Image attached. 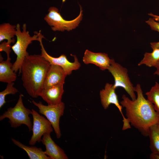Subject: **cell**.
Returning <instances> with one entry per match:
<instances>
[{
    "instance_id": "6da1fadb",
    "label": "cell",
    "mask_w": 159,
    "mask_h": 159,
    "mask_svg": "<svg viewBox=\"0 0 159 159\" xmlns=\"http://www.w3.org/2000/svg\"><path fill=\"white\" fill-rule=\"evenodd\" d=\"M135 87L136 99L132 100L124 94L120 104L125 108L126 118L130 124L148 137L150 127L159 122V114L153 104L144 97L140 85L138 84Z\"/></svg>"
},
{
    "instance_id": "7a4b0ae2",
    "label": "cell",
    "mask_w": 159,
    "mask_h": 159,
    "mask_svg": "<svg viewBox=\"0 0 159 159\" xmlns=\"http://www.w3.org/2000/svg\"><path fill=\"white\" fill-rule=\"evenodd\" d=\"M50 65L41 54L29 55L28 53L26 56L19 73L21 74L24 87L32 97L39 96Z\"/></svg>"
},
{
    "instance_id": "3957f363",
    "label": "cell",
    "mask_w": 159,
    "mask_h": 159,
    "mask_svg": "<svg viewBox=\"0 0 159 159\" xmlns=\"http://www.w3.org/2000/svg\"><path fill=\"white\" fill-rule=\"evenodd\" d=\"M15 36L16 41L15 43L11 46V49L17 56L16 59L13 64L12 69L16 73L20 72L24 60L28 52L26 49L29 46L33 41L39 40L40 30L39 32H35V34L31 36L28 31L26 30V25L24 24L22 27V31L20 29V25L19 24L16 25Z\"/></svg>"
},
{
    "instance_id": "277c9868",
    "label": "cell",
    "mask_w": 159,
    "mask_h": 159,
    "mask_svg": "<svg viewBox=\"0 0 159 159\" xmlns=\"http://www.w3.org/2000/svg\"><path fill=\"white\" fill-rule=\"evenodd\" d=\"M22 97L23 95L20 94L14 107L8 108L6 111L0 115V121L8 118L11 127L16 128L24 124L28 127L30 132L32 130L33 125L29 115L32 114V110L24 106Z\"/></svg>"
},
{
    "instance_id": "5b68a950",
    "label": "cell",
    "mask_w": 159,
    "mask_h": 159,
    "mask_svg": "<svg viewBox=\"0 0 159 159\" xmlns=\"http://www.w3.org/2000/svg\"><path fill=\"white\" fill-rule=\"evenodd\" d=\"M80 7L79 15L75 19L68 21L63 19L59 12L58 9L54 7H50L48 10V13L45 15L44 20L54 31H68L75 29L79 24L82 18L83 14L82 6Z\"/></svg>"
},
{
    "instance_id": "8992f818",
    "label": "cell",
    "mask_w": 159,
    "mask_h": 159,
    "mask_svg": "<svg viewBox=\"0 0 159 159\" xmlns=\"http://www.w3.org/2000/svg\"><path fill=\"white\" fill-rule=\"evenodd\" d=\"M114 79L113 85L115 88L118 87L123 88L132 100H135L136 97L135 93V87L130 81L127 68L111 59L110 64L107 69Z\"/></svg>"
},
{
    "instance_id": "52a82bcc",
    "label": "cell",
    "mask_w": 159,
    "mask_h": 159,
    "mask_svg": "<svg viewBox=\"0 0 159 159\" xmlns=\"http://www.w3.org/2000/svg\"><path fill=\"white\" fill-rule=\"evenodd\" d=\"M32 103L39 109V112L44 115L52 124L54 130L56 137L59 138L61 133L59 126L60 117L63 115L65 109V105L62 102L59 104L54 105H45L40 101L37 103L33 100Z\"/></svg>"
},
{
    "instance_id": "ba28073f",
    "label": "cell",
    "mask_w": 159,
    "mask_h": 159,
    "mask_svg": "<svg viewBox=\"0 0 159 159\" xmlns=\"http://www.w3.org/2000/svg\"><path fill=\"white\" fill-rule=\"evenodd\" d=\"M115 88L113 85L107 83L104 88L100 91V95L101 104L105 109H106L111 104H114L117 108L123 118L122 130L131 128V125L127 119L124 116L122 107L119 102L118 96L115 92Z\"/></svg>"
},
{
    "instance_id": "9c48e42d",
    "label": "cell",
    "mask_w": 159,
    "mask_h": 159,
    "mask_svg": "<svg viewBox=\"0 0 159 159\" xmlns=\"http://www.w3.org/2000/svg\"><path fill=\"white\" fill-rule=\"evenodd\" d=\"M40 37V45L41 46V55L49 62L50 64L58 65L62 68L67 75H70L74 70L79 69L81 64L77 57L72 55L74 57V61L71 62L67 59L66 56L62 54L59 57H54L50 55L45 50L42 42V39L44 37L41 34Z\"/></svg>"
},
{
    "instance_id": "30bf717a",
    "label": "cell",
    "mask_w": 159,
    "mask_h": 159,
    "mask_svg": "<svg viewBox=\"0 0 159 159\" xmlns=\"http://www.w3.org/2000/svg\"><path fill=\"white\" fill-rule=\"evenodd\" d=\"M33 118L32 135L29 141L31 145H35L37 142H41V137L44 134L51 133L53 131L51 124L49 120L40 115L35 110H32Z\"/></svg>"
},
{
    "instance_id": "8fae6325",
    "label": "cell",
    "mask_w": 159,
    "mask_h": 159,
    "mask_svg": "<svg viewBox=\"0 0 159 159\" xmlns=\"http://www.w3.org/2000/svg\"><path fill=\"white\" fill-rule=\"evenodd\" d=\"M67 76L61 67L51 64L46 73L43 88L58 85L64 84Z\"/></svg>"
},
{
    "instance_id": "7c38bea8",
    "label": "cell",
    "mask_w": 159,
    "mask_h": 159,
    "mask_svg": "<svg viewBox=\"0 0 159 159\" xmlns=\"http://www.w3.org/2000/svg\"><path fill=\"white\" fill-rule=\"evenodd\" d=\"M64 84H60L43 88L39 94V96L49 105H54L61 103L64 90Z\"/></svg>"
},
{
    "instance_id": "4fadbf2b",
    "label": "cell",
    "mask_w": 159,
    "mask_h": 159,
    "mask_svg": "<svg viewBox=\"0 0 159 159\" xmlns=\"http://www.w3.org/2000/svg\"><path fill=\"white\" fill-rule=\"evenodd\" d=\"M111 60L107 54L94 52L88 49L85 50L82 59L83 62L85 64H94L102 70L107 69Z\"/></svg>"
},
{
    "instance_id": "5bb4252c",
    "label": "cell",
    "mask_w": 159,
    "mask_h": 159,
    "mask_svg": "<svg viewBox=\"0 0 159 159\" xmlns=\"http://www.w3.org/2000/svg\"><path fill=\"white\" fill-rule=\"evenodd\" d=\"M50 133L44 134L41 140L42 143L46 148L45 154L50 159H67L68 157L63 150L53 141L50 135Z\"/></svg>"
},
{
    "instance_id": "9a60e30c",
    "label": "cell",
    "mask_w": 159,
    "mask_h": 159,
    "mask_svg": "<svg viewBox=\"0 0 159 159\" xmlns=\"http://www.w3.org/2000/svg\"><path fill=\"white\" fill-rule=\"evenodd\" d=\"M11 58H7L4 60L0 54V81L1 82L11 83L14 82L17 78V75L12 69L13 64L11 62Z\"/></svg>"
},
{
    "instance_id": "2e32d148",
    "label": "cell",
    "mask_w": 159,
    "mask_h": 159,
    "mask_svg": "<svg viewBox=\"0 0 159 159\" xmlns=\"http://www.w3.org/2000/svg\"><path fill=\"white\" fill-rule=\"evenodd\" d=\"M11 140L15 145L26 152L30 159H50L41 148L25 145L14 138Z\"/></svg>"
},
{
    "instance_id": "e0dca14e",
    "label": "cell",
    "mask_w": 159,
    "mask_h": 159,
    "mask_svg": "<svg viewBox=\"0 0 159 159\" xmlns=\"http://www.w3.org/2000/svg\"><path fill=\"white\" fill-rule=\"evenodd\" d=\"M16 25H12L9 23H5L0 25V42L6 39L7 43L11 44L14 43L15 40Z\"/></svg>"
},
{
    "instance_id": "ac0fdd59",
    "label": "cell",
    "mask_w": 159,
    "mask_h": 159,
    "mask_svg": "<svg viewBox=\"0 0 159 159\" xmlns=\"http://www.w3.org/2000/svg\"><path fill=\"white\" fill-rule=\"evenodd\" d=\"M148 136L150 139V148L151 152L159 153V122L150 127Z\"/></svg>"
},
{
    "instance_id": "d6986e66",
    "label": "cell",
    "mask_w": 159,
    "mask_h": 159,
    "mask_svg": "<svg viewBox=\"0 0 159 159\" xmlns=\"http://www.w3.org/2000/svg\"><path fill=\"white\" fill-rule=\"evenodd\" d=\"M153 50L151 53H145L143 58L138 63V66L144 64L149 67H154L159 59V49L155 48Z\"/></svg>"
},
{
    "instance_id": "ffe728a7",
    "label": "cell",
    "mask_w": 159,
    "mask_h": 159,
    "mask_svg": "<svg viewBox=\"0 0 159 159\" xmlns=\"http://www.w3.org/2000/svg\"><path fill=\"white\" fill-rule=\"evenodd\" d=\"M145 94L147 99L153 104L155 110L159 114V83L155 82L154 85Z\"/></svg>"
},
{
    "instance_id": "44dd1931",
    "label": "cell",
    "mask_w": 159,
    "mask_h": 159,
    "mask_svg": "<svg viewBox=\"0 0 159 159\" xmlns=\"http://www.w3.org/2000/svg\"><path fill=\"white\" fill-rule=\"evenodd\" d=\"M14 82L7 83L6 89L0 92V108L6 103L5 97L9 94L14 95L18 92V90L14 86Z\"/></svg>"
},
{
    "instance_id": "7402d4cb",
    "label": "cell",
    "mask_w": 159,
    "mask_h": 159,
    "mask_svg": "<svg viewBox=\"0 0 159 159\" xmlns=\"http://www.w3.org/2000/svg\"><path fill=\"white\" fill-rule=\"evenodd\" d=\"M11 44L7 43V42L4 41L1 43L0 44V51H4L6 54L7 58H9L10 54L11 52Z\"/></svg>"
},
{
    "instance_id": "603a6c76",
    "label": "cell",
    "mask_w": 159,
    "mask_h": 159,
    "mask_svg": "<svg viewBox=\"0 0 159 159\" xmlns=\"http://www.w3.org/2000/svg\"><path fill=\"white\" fill-rule=\"evenodd\" d=\"M145 22L150 26L152 30L159 32V22L155 21L153 18H150Z\"/></svg>"
},
{
    "instance_id": "cb8c5ba5",
    "label": "cell",
    "mask_w": 159,
    "mask_h": 159,
    "mask_svg": "<svg viewBox=\"0 0 159 159\" xmlns=\"http://www.w3.org/2000/svg\"><path fill=\"white\" fill-rule=\"evenodd\" d=\"M150 158L151 159H159V153L152 152Z\"/></svg>"
},
{
    "instance_id": "d4e9b609",
    "label": "cell",
    "mask_w": 159,
    "mask_h": 159,
    "mask_svg": "<svg viewBox=\"0 0 159 159\" xmlns=\"http://www.w3.org/2000/svg\"><path fill=\"white\" fill-rule=\"evenodd\" d=\"M150 44L151 47L153 49L155 48L159 49V41L151 42Z\"/></svg>"
},
{
    "instance_id": "484cf974",
    "label": "cell",
    "mask_w": 159,
    "mask_h": 159,
    "mask_svg": "<svg viewBox=\"0 0 159 159\" xmlns=\"http://www.w3.org/2000/svg\"><path fill=\"white\" fill-rule=\"evenodd\" d=\"M154 67L156 68V70L154 72V74L159 75V59L157 62Z\"/></svg>"
},
{
    "instance_id": "4316f807",
    "label": "cell",
    "mask_w": 159,
    "mask_h": 159,
    "mask_svg": "<svg viewBox=\"0 0 159 159\" xmlns=\"http://www.w3.org/2000/svg\"><path fill=\"white\" fill-rule=\"evenodd\" d=\"M148 15L151 16L155 21L159 22V16L155 15L152 13L148 14Z\"/></svg>"
}]
</instances>
